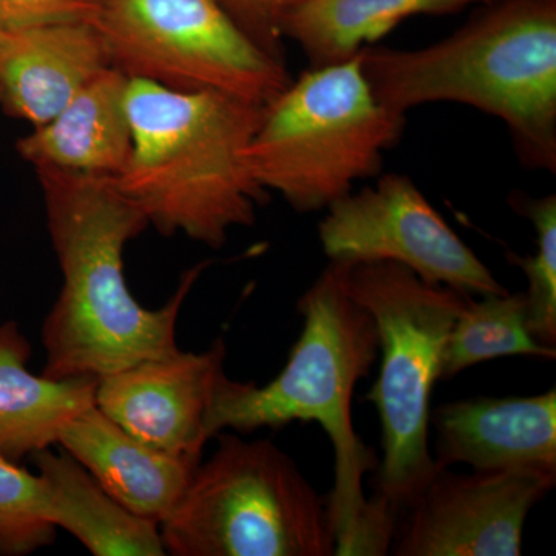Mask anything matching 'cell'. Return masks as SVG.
<instances>
[{"mask_svg": "<svg viewBox=\"0 0 556 556\" xmlns=\"http://www.w3.org/2000/svg\"><path fill=\"white\" fill-rule=\"evenodd\" d=\"M556 357V348L536 342L527 324L525 292L468 299L442 354L441 379L496 357Z\"/></svg>", "mask_w": 556, "mask_h": 556, "instance_id": "d6986e66", "label": "cell"}, {"mask_svg": "<svg viewBox=\"0 0 556 556\" xmlns=\"http://www.w3.org/2000/svg\"><path fill=\"white\" fill-rule=\"evenodd\" d=\"M54 538L56 526L42 477L0 456V555L33 554Z\"/></svg>", "mask_w": 556, "mask_h": 556, "instance_id": "44dd1931", "label": "cell"}, {"mask_svg": "<svg viewBox=\"0 0 556 556\" xmlns=\"http://www.w3.org/2000/svg\"><path fill=\"white\" fill-rule=\"evenodd\" d=\"M555 484L556 470L548 468H439L401 511L390 554L519 556L526 519Z\"/></svg>", "mask_w": 556, "mask_h": 556, "instance_id": "30bf717a", "label": "cell"}, {"mask_svg": "<svg viewBox=\"0 0 556 556\" xmlns=\"http://www.w3.org/2000/svg\"><path fill=\"white\" fill-rule=\"evenodd\" d=\"M62 288L42 325L51 379H102L148 358L179 350L177 321L208 262L179 278L174 295L148 309L130 294L123 252L149 223L115 178L36 169Z\"/></svg>", "mask_w": 556, "mask_h": 556, "instance_id": "6da1fadb", "label": "cell"}, {"mask_svg": "<svg viewBox=\"0 0 556 556\" xmlns=\"http://www.w3.org/2000/svg\"><path fill=\"white\" fill-rule=\"evenodd\" d=\"M110 65L90 21L7 33L0 49V102L16 118L43 126Z\"/></svg>", "mask_w": 556, "mask_h": 556, "instance_id": "4fadbf2b", "label": "cell"}, {"mask_svg": "<svg viewBox=\"0 0 556 556\" xmlns=\"http://www.w3.org/2000/svg\"><path fill=\"white\" fill-rule=\"evenodd\" d=\"M58 445L121 506L159 526L177 506L199 466L131 437L97 405L62 430Z\"/></svg>", "mask_w": 556, "mask_h": 556, "instance_id": "5bb4252c", "label": "cell"}, {"mask_svg": "<svg viewBox=\"0 0 556 556\" xmlns=\"http://www.w3.org/2000/svg\"><path fill=\"white\" fill-rule=\"evenodd\" d=\"M129 83L113 65L102 70L53 119L21 138L17 152L35 169L118 177L134 144Z\"/></svg>", "mask_w": 556, "mask_h": 556, "instance_id": "9a60e30c", "label": "cell"}, {"mask_svg": "<svg viewBox=\"0 0 556 556\" xmlns=\"http://www.w3.org/2000/svg\"><path fill=\"white\" fill-rule=\"evenodd\" d=\"M350 266L329 262L300 298L302 332L280 375L265 387L228 379L208 417L212 439L226 430H277L295 420L324 428L334 448V489L327 501L336 552L364 515V477L378 467L375 452L354 428L353 396L378 361L379 332L371 314L348 291Z\"/></svg>", "mask_w": 556, "mask_h": 556, "instance_id": "277c9868", "label": "cell"}, {"mask_svg": "<svg viewBox=\"0 0 556 556\" xmlns=\"http://www.w3.org/2000/svg\"><path fill=\"white\" fill-rule=\"evenodd\" d=\"M405 124V113L376 97L358 56L317 65L263 108L247 150L249 169L295 211H325L380 174Z\"/></svg>", "mask_w": 556, "mask_h": 556, "instance_id": "5b68a950", "label": "cell"}, {"mask_svg": "<svg viewBox=\"0 0 556 556\" xmlns=\"http://www.w3.org/2000/svg\"><path fill=\"white\" fill-rule=\"evenodd\" d=\"M348 291L379 332V378L365 396L382 427L375 493L402 511L439 470L428 447L431 393L450 331L471 295L393 262L351 265Z\"/></svg>", "mask_w": 556, "mask_h": 556, "instance_id": "8992f818", "label": "cell"}, {"mask_svg": "<svg viewBox=\"0 0 556 556\" xmlns=\"http://www.w3.org/2000/svg\"><path fill=\"white\" fill-rule=\"evenodd\" d=\"M357 56L388 108L470 105L506 124L525 166L555 172L556 0H495L426 49L365 47Z\"/></svg>", "mask_w": 556, "mask_h": 556, "instance_id": "7a4b0ae2", "label": "cell"}, {"mask_svg": "<svg viewBox=\"0 0 556 556\" xmlns=\"http://www.w3.org/2000/svg\"><path fill=\"white\" fill-rule=\"evenodd\" d=\"M325 211L318 240L329 262L397 263L471 298L508 292L405 175H382Z\"/></svg>", "mask_w": 556, "mask_h": 556, "instance_id": "9c48e42d", "label": "cell"}, {"mask_svg": "<svg viewBox=\"0 0 556 556\" xmlns=\"http://www.w3.org/2000/svg\"><path fill=\"white\" fill-rule=\"evenodd\" d=\"M30 354L16 321L0 325V456L13 463L58 444L62 430L94 405L100 382L33 375Z\"/></svg>", "mask_w": 556, "mask_h": 556, "instance_id": "2e32d148", "label": "cell"}, {"mask_svg": "<svg viewBox=\"0 0 556 556\" xmlns=\"http://www.w3.org/2000/svg\"><path fill=\"white\" fill-rule=\"evenodd\" d=\"M49 493L53 525L94 556H163L160 526L139 518L105 492L67 452L33 455Z\"/></svg>", "mask_w": 556, "mask_h": 556, "instance_id": "e0dca14e", "label": "cell"}, {"mask_svg": "<svg viewBox=\"0 0 556 556\" xmlns=\"http://www.w3.org/2000/svg\"><path fill=\"white\" fill-rule=\"evenodd\" d=\"M263 50L283 61V21L299 0H219Z\"/></svg>", "mask_w": 556, "mask_h": 556, "instance_id": "603a6c76", "label": "cell"}, {"mask_svg": "<svg viewBox=\"0 0 556 556\" xmlns=\"http://www.w3.org/2000/svg\"><path fill=\"white\" fill-rule=\"evenodd\" d=\"M110 64L175 91H217L265 108L291 83L219 0H101Z\"/></svg>", "mask_w": 556, "mask_h": 556, "instance_id": "ba28073f", "label": "cell"}, {"mask_svg": "<svg viewBox=\"0 0 556 556\" xmlns=\"http://www.w3.org/2000/svg\"><path fill=\"white\" fill-rule=\"evenodd\" d=\"M226 345L203 353L177 350L100 379L94 405L131 437L193 464L212 437L208 417L223 386Z\"/></svg>", "mask_w": 556, "mask_h": 556, "instance_id": "8fae6325", "label": "cell"}, {"mask_svg": "<svg viewBox=\"0 0 556 556\" xmlns=\"http://www.w3.org/2000/svg\"><path fill=\"white\" fill-rule=\"evenodd\" d=\"M101 0H0V31L60 22L93 21Z\"/></svg>", "mask_w": 556, "mask_h": 556, "instance_id": "7402d4cb", "label": "cell"}, {"mask_svg": "<svg viewBox=\"0 0 556 556\" xmlns=\"http://www.w3.org/2000/svg\"><path fill=\"white\" fill-rule=\"evenodd\" d=\"M127 110L134 144L115 182L149 225L212 249L254 225L268 200L247 159L262 105L130 79Z\"/></svg>", "mask_w": 556, "mask_h": 556, "instance_id": "3957f363", "label": "cell"}, {"mask_svg": "<svg viewBox=\"0 0 556 556\" xmlns=\"http://www.w3.org/2000/svg\"><path fill=\"white\" fill-rule=\"evenodd\" d=\"M511 206L535 229V252L510 255L527 278L525 292L527 324L536 342L556 345V197L532 199L525 193L511 197Z\"/></svg>", "mask_w": 556, "mask_h": 556, "instance_id": "ffe728a7", "label": "cell"}, {"mask_svg": "<svg viewBox=\"0 0 556 556\" xmlns=\"http://www.w3.org/2000/svg\"><path fill=\"white\" fill-rule=\"evenodd\" d=\"M495 0H299L283 21V38L298 42L311 67L357 56L401 22L448 14Z\"/></svg>", "mask_w": 556, "mask_h": 556, "instance_id": "ac0fdd59", "label": "cell"}, {"mask_svg": "<svg viewBox=\"0 0 556 556\" xmlns=\"http://www.w3.org/2000/svg\"><path fill=\"white\" fill-rule=\"evenodd\" d=\"M434 463L471 470H556V390L522 397H473L434 409Z\"/></svg>", "mask_w": 556, "mask_h": 556, "instance_id": "7c38bea8", "label": "cell"}, {"mask_svg": "<svg viewBox=\"0 0 556 556\" xmlns=\"http://www.w3.org/2000/svg\"><path fill=\"white\" fill-rule=\"evenodd\" d=\"M181 500L160 525L174 556H332L327 497L274 442L218 433Z\"/></svg>", "mask_w": 556, "mask_h": 556, "instance_id": "52a82bcc", "label": "cell"}, {"mask_svg": "<svg viewBox=\"0 0 556 556\" xmlns=\"http://www.w3.org/2000/svg\"><path fill=\"white\" fill-rule=\"evenodd\" d=\"M7 40V33L0 31V49H2L3 43H5Z\"/></svg>", "mask_w": 556, "mask_h": 556, "instance_id": "cb8c5ba5", "label": "cell"}]
</instances>
